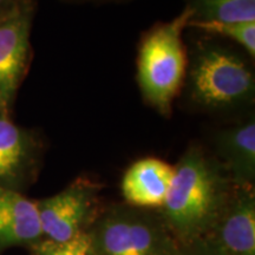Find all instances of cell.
Instances as JSON below:
<instances>
[{
    "label": "cell",
    "mask_w": 255,
    "mask_h": 255,
    "mask_svg": "<svg viewBox=\"0 0 255 255\" xmlns=\"http://www.w3.org/2000/svg\"><path fill=\"white\" fill-rule=\"evenodd\" d=\"M31 247L33 255H96L87 232L64 242L41 239Z\"/></svg>",
    "instance_id": "cell-14"
},
{
    "label": "cell",
    "mask_w": 255,
    "mask_h": 255,
    "mask_svg": "<svg viewBox=\"0 0 255 255\" xmlns=\"http://www.w3.org/2000/svg\"><path fill=\"white\" fill-rule=\"evenodd\" d=\"M194 21H253L255 0H186Z\"/></svg>",
    "instance_id": "cell-12"
},
{
    "label": "cell",
    "mask_w": 255,
    "mask_h": 255,
    "mask_svg": "<svg viewBox=\"0 0 255 255\" xmlns=\"http://www.w3.org/2000/svg\"><path fill=\"white\" fill-rule=\"evenodd\" d=\"M175 168L156 157L133 162L121 181L124 203L146 210L163 207L174 180Z\"/></svg>",
    "instance_id": "cell-8"
},
{
    "label": "cell",
    "mask_w": 255,
    "mask_h": 255,
    "mask_svg": "<svg viewBox=\"0 0 255 255\" xmlns=\"http://www.w3.org/2000/svg\"><path fill=\"white\" fill-rule=\"evenodd\" d=\"M177 255H228L208 238L180 245Z\"/></svg>",
    "instance_id": "cell-15"
},
{
    "label": "cell",
    "mask_w": 255,
    "mask_h": 255,
    "mask_svg": "<svg viewBox=\"0 0 255 255\" xmlns=\"http://www.w3.org/2000/svg\"><path fill=\"white\" fill-rule=\"evenodd\" d=\"M228 255H255V191L234 187L227 205L207 235Z\"/></svg>",
    "instance_id": "cell-7"
},
{
    "label": "cell",
    "mask_w": 255,
    "mask_h": 255,
    "mask_svg": "<svg viewBox=\"0 0 255 255\" xmlns=\"http://www.w3.org/2000/svg\"><path fill=\"white\" fill-rule=\"evenodd\" d=\"M215 157L226 169L235 187H252L255 182L254 116L220 130L214 136Z\"/></svg>",
    "instance_id": "cell-9"
},
{
    "label": "cell",
    "mask_w": 255,
    "mask_h": 255,
    "mask_svg": "<svg viewBox=\"0 0 255 255\" xmlns=\"http://www.w3.org/2000/svg\"><path fill=\"white\" fill-rule=\"evenodd\" d=\"M73 1H110V0H73Z\"/></svg>",
    "instance_id": "cell-17"
},
{
    "label": "cell",
    "mask_w": 255,
    "mask_h": 255,
    "mask_svg": "<svg viewBox=\"0 0 255 255\" xmlns=\"http://www.w3.org/2000/svg\"><path fill=\"white\" fill-rule=\"evenodd\" d=\"M87 233L96 255H177L180 248L157 210L127 203L101 209Z\"/></svg>",
    "instance_id": "cell-4"
},
{
    "label": "cell",
    "mask_w": 255,
    "mask_h": 255,
    "mask_svg": "<svg viewBox=\"0 0 255 255\" xmlns=\"http://www.w3.org/2000/svg\"><path fill=\"white\" fill-rule=\"evenodd\" d=\"M38 150L34 136L0 115V187L17 190L31 173Z\"/></svg>",
    "instance_id": "cell-11"
},
{
    "label": "cell",
    "mask_w": 255,
    "mask_h": 255,
    "mask_svg": "<svg viewBox=\"0 0 255 255\" xmlns=\"http://www.w3.org/2000/svg\"><path fill=\"white\" fill-rule=\"evenodd\" d=\"M36 0H15L0 12V115L9 117L31 57Z\"/></svg>",
    "instance_id": "cell-6"
},
{
    "label": "cell",
    "mask_w": 255,
    "mask_h": 255,
    "mask_svg": "<svg viewBox=\"0 0 255 255\" xmlns=\"http://www.w3.org/2000/svg\"><path fill=\"white\" fill-rule=\"evenodd\" d=\"M174 168L167 200L157 212L178 245H184L209 234L235 186L219 159L197 144Z\"/></svg>",
    "instance_id": "cell-1"
},
{
    "label": "cell",
    "mask_w": 255,
    "mask_h": 255,
    "mask_svg": "<svg viewBox=\"0 0 255 255\" xmlns=\"http://www.w3.org/2000/svg\"><path fill=\"white\" fill-rule=\"evenodd\" d=\"M188 27H194L206 33L214 34L237 43L250 55L255 56V20L253 21H194Z\"/></svg>",
    "instance_id": "cell-13"
},
{
    "label": "cell",
    "mask_w": 255,
    "mask_h": 255,
    "mask_svg": "<svg viewBox=\"0 0 255 255\" xmlns=\"http://www.w3.org/2000/svg\"><path fill=\"white\" fill-rule=\"evenodd\" d=\"M191 20L184 6L171 20L156 24L144 34L137 56V84L143 100L162 116H170L173 103L183 89L188 56L183 32Z\"/></svg>",
    "instance_id": "cell-3"
},
{
    "label": "cell",
    "mask_w": 255,
    "mask_h": 255,
    "mask_svg": "<svg viewBox=\"0 0 255 255\" xmlns=\"http://www.w3.org/2000/svg\"><path fill=\"white\" fill-rule=\"evenodd\" d=\"M101 189L100 183L78 177L55 195L36 201L43 239L64 242L88 232L101 212Z\"/></svg>",
    "instance_id": "cell-5"
},
{
    "label": "cell",
    "mask_w": 255,
    "mask_h": 255,
    "mask_svg": "<svg viewBox=\"0 0 255 255\" xmlns=\"http://www.w3.org/2000/svg\"><path fill=\"white\" fill-rule=\"evenodd\" d=\"M43 239L36 201L18 190L0 187V251Z\"/></svg>",
    "instance_id": "cell-10"
},
{
    "label": "cell",
    "mask_w": 255,
    "mask_h": 255,
    "mask_svg": "<svg viewBox=\"0 0 255 255\" xmlns=\"http://www.w3.org/2000/svg\"><path fill=\"white\" fill-rule=\"evenodd\" d=\"M15 0H0V12L4 11L5 8H7L9 5H12Z\"/></svg>",
    "instance_id": "cell-16"
},
{
    "label": "cell",
    "mask_w": 255,
    "mask_h": 255,
    "mask_svg": "<svg viewBox=\"0 0 255 255\" xmlns=\"http://www.w3.org/2000/svg\"><path fill=\"white\" fill-rule=\"evenodd\" d=\"M183 87L197 109L229 113L253 103L255 75L237 51L212 40L201 41L188 58Z\"/></svg>",
    "instance_id": "cell-2"
}]
</instances>
